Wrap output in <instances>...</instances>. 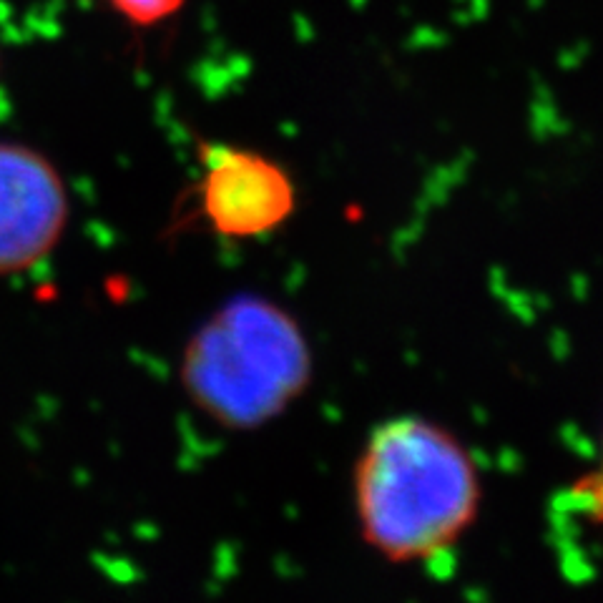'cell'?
Returning <instances> with one entry per match:
<instances>
[{
    "mask_svg": "<svg viewBox=\"0 0 603 603\" xmlns=\"http://www.w3.org/2000/svg\"><path fill=\"white\" fill-rule=\"evenodd\" d=\"M355 508L367 546L392 563L448 553L473 526L480 478L468 450L438 425H380L355 468Z\"/></svg>",
    "mask_w": 603,
    "mask_h": 603,
    "instance_id": "1",
    "label": "cell"
},
{
    "mask_svg": "<svg viewBox=\"0 0 603 603\" xmlns=\"http://www.w3.org/2000/svg\"><path fill=\"white\" fill-rule=\"evenodd\" d=\"M312 380V350L287 310L262 297L232 299L209 317L181 355L189 400L229 430L277 420Z\"/></svg>",
    "mask_w": 603,
    "mask_h": 603,
    "instance_id": "2",
    "label": "cell"
},
{
    "mask_svg": "<svg viewBox=\"0 0 603 603\" xmlns=\"http://www.w3.org/2000/svg\"><path fill=\"white\" fill-rule=\"evenodd\" d=\"M297 191L277 161L249 149L212 146L201 176V214L227 239H257L292 217Z\"/></svg>",
    "mask_w": 603,
    "mask_h": 603,
    "instance_id": "4",
    "label": "cell"
},
{
    "mask_svg": "<svg viewBox=\"0 0 603 603\" xmlns=\"http://www.w3.org/2000/svg\"><path fill=\"white\" fill-rule=\"evenodd\" d=\"M111 6L136 26H154L174 16L184 6V0H111Z\"/></svg>",
    "mask_w": 603,
    "mask_h": 603,
    "instance_id": "5",
    "label": "cell"
},
{
    "mask_svg": "<svg viewBox=\"0 0 603 603\" xmlns=\"http://www.w3.org/2000/svg\"><path fill=\"white\" fill-rule=\"evenodd\" d=\"M66 222L68 191L56 166L31 146L0 141V274L43 262Z\"/></svg>",
    "mask_w": 603,
    "mask_h": 603,
    "instance_id": "3",
    "label": "cell"
}]
</instances>
